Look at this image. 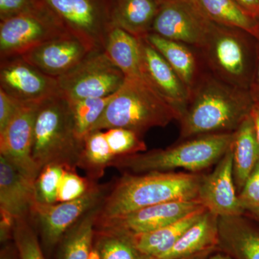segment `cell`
<instances>
[{
  "label": "cell",
  "mask_w": 259,
  "mask_h": 259,
  "mask_svg": "<svg viewBox=\"0 0 259 259\" xmlns=\"http://www.w3.org/2000/svg\"><path fill=\"white\" fill-rule=\"evenodd\" d=\"M253 103L248 90L225 82L207 70L191 90L179 120L180 139L235 132L250 115Z\"/></svg>",
  "instance_id": "cell-1"
},
{
  "label": "cell",
  "mask_w": 259,
  "mask_h": 259,
  "mask_svg": "<svg viewBox=\"0 0 259 259\" xmlns=\"http://www.w3.org/2000/svg\"><path fill=\"white\" fill-rule=\"evenodd\" d=\"M204 175L175 171L125 173L107 194L96 222L175 201H198ZM199 202V201H198Z\"/></svg>",
  "instance_id": "cell-2"
},
{
  "label": "cell",
  "mask_w": 259,
  "mask_h": 259,
  "mask_svg": "<svg viewBox=\"0 0 259 259\" xmlns=\"http://www.w3.org/2000/svg\"><path fill=\"white\" fill-rule=\"evenodd\" d=\"M180 117L179 110L144 76L125 77L91 131L122 127L142 136L148 130L165 127Z\"/></svg>",
  "instance_id": "cell-3"
},
{
  "label": "cell",
  "mask_w": 259,
  "mask_h": 259,
  "mask_svg": "<svg viewBox=\"0 0 259 259\" xmlns=\"http://www.w3.org/2000/svg\"><path fill=\"white\" fill-rule=\"evenodd\" d=\"M233 137L234 132L196 136L164 149L115 157L110 166L124 173L174 171L182 168L199 174L217 164L231 148Z\"/></svg>",
  "instance_id": "cell-4"
},
{
  "label": "cell",
  "mask_w": 259,
  "mask_h": 259,
  "mask_svg": "<svg viewBox=\"0 0 259 259\" xmlns=\"http://www.w3.org/2000/svg\"><path fill=\"white\" fill-rule=\"evenodd\" d=\"M83 147L67 100L59 95L42 102L35 117L32 150L40 171L52 163L76 169Z\"/></svg>",
  "instance_id": "cell-5"
},
{
  "label": "cell",
  "mask_w": 259,
  "mask_h": 259,
  "mask_svg": "<svg viewBox=\"0 0 259 259\" xmlns=\"http://www.w3.org/2000/svg\"><path fill=\"white\" fill-rule=\"evenodd\" d=\"M248 32L211 23L202 47L198 49L211 74L233 86L248 90L252 75Z\"/></svg>",
  "instance_id": "cell-6"
},
{
  "label": "cell",
  "mask_w": 259,
  "mask_h": 259,
  "mask_svg": "<svg viewBox=\"0 0 259 259\" xmlns=\"http://www.w3.org/2000/svg\"><path fill=\"white\" fill-rule=\"evenodd\" d=\"M67 33L59 18L42 1L35 9L0 21V59L20 57Z\"/></svg>",
  "instance_id": "cell-7"
},
{
  "label": "cell",
  "mask_w": 259,
  "mask_h": 259,
  "mask_svg": "<svg viewBox=\"0 0 259 259\" xmlns=\"http://www.w3.org/2000/svg\"><path fill=\"white\" fill-rule=\"evenodd\" d=\"M66 31L93 51L103 50L112 27L110 0H42Z\"/></svg>",
  "instance_id": "cell-8"
},
{
  "label": "cell",
  "mask_w": 259,
  "mask_h": 259,
  "mask_svg": "<svg viewBox=\"0 0 259 259\" xmlns=\"http://www.w3.org/2000/svg\"><path fill=\"white\" fill-rule=\"evenodd\" d=\"M57 79L61 96L72 101L110 96L122 87L125 76L105 51L98 50Z\"/></svg>",
  "instance_id": "cell-9"
},
{
  "label": "cell",
  "mask_w": 259,
  "mask_h": 259,
  "mask_svg": "<svg viewBox=\"0 0 259 259\" xmlns=\"http://www.w3.org/2000/svg\"><path fill=\"white\" fill-rule=\"evenodd\" d=\"M106 186H93L79 198L54 204H35V215L42 243L48 250L59 245L61 238L87 212L101 205L107 195Z\"/></svg>",
  "instance_id": "cell-10"
},
{
  "label": "cell",
  "mask_w": 259,
  "mask_h": 259,
  "mask_svg": "<svg viewBox=\"0 0 259 259\" xmlns=\"http://www.w3.org/2000/svg\"><path fill=\"white\" fill-rule=\"evenodd\" d=\"M211 23L192 0H168L160 5L151 32L199 49Z\"/></svg>",
  "instance_id": "cell-11"
},
{
  "label": "cell",
  "mask_w": 259,
  "mask_h": 259,
  "mask_svg": "<svg viewBox=\"0 0 259 259\" xmlns=\"http://www.w3.org/2000/svg\"><path fill=\"white\" fill-rule=\"evenodd\" d=\"M0 89L23 104H40L61 95L56 78L44 74L22 57L1 61Z\"/></svg>",
  "instance_id": "cell-12"
},
{
  "label": "cell",
  "mask_w": 259,
  "mask_h": 259,
  "mask_svg": "<svg viewBox=\"0 0 259 259\" xmlns=\"http://www.w3.org/2000/svg\"><path fill=\"white\" fill-rule=\"evenodd\" d=\"M40 104H22L9 125L0 133V155L33 181L40 172L32 155L34 126Z\"/></svg>",
  "instance_id": "cell-13"
},
{
  "label": "cell",
  "mask_w": 259,
  "mask_h": 259,
  "mask_svg": "<svg viewBox=\"0 0 259 259\" xmlns=\"http://www.w3.org/2000/svg\"><path fill=\"white\" fill-rule=\"evenodd\" d=\"M198 201L218 218L243 215L233 171L231 146L210 174L204 175L199 186Z\"/></svg>",
  "instance_id": "cell-14"
},
{
  "label": "cell",
  "mask_w": 259,
  "mask_h": 259,
  "mask_svg": "<svg viewBox=\"0 0 259 259\" xmlns=\"http://www.w3.org/2000/svg\"><path fill=\"white\" fill-rule=\"evenodd\" d=\"M204 207L198 201H175L155 204L123 215L96 222V228L122 230L134 233L160 229Z\"/></svg>",
  "instance_id": "cell-15"
},
{
  "label": "cell",
  "mask_w": 259,
  "mask_h": 259,
  "mask_svg": "<svg viewBox=\"0 0 259 259\" xmlns=\"http://www.w3.org/2000/svg\"><path fill=\"white\" fill-rule=\"evenodd\" d=\"M93 51L79 39L67 33L42 44L20 57L44 74L58 79L78 66Z\"/></svg>",
  "instance_id": "cell-16"
},
{
  "label": "cell",
  "mask_w": 259,
  "mask_h": 259,
  "mask_svg": "<svg viewBox=\"0 0 259 259\" xmlns=\"http://www.w3.org/2000/svg\"><path fill=\"white\" fill-rule=\"evenodd\" d=\"M141 53L143 76L182 115L190 100V90L164 58L144 37L141 38Z\"/></svg>",
  "instance_id": "cell-17"
},
{
  "label": "cell",
  "mask_w": 259,
  "mask_h": 259,
  "mask_svg": "<svg viewBox=\"0 0 259 259\" xmlns=\"http://www.w3.org/2000/svg\"><path fill=\"white\" fill-rule=\"evenodd\" d=\"M35 182L0 155V211L26 219L37 203Z\"/></svg>",
  "instance_id": "cell-18"
},
{
  "label": "cell",
  "mask_w": 259,
  "mask_h": 259,
  "mask_svg": "<svg viewBox=\"0 0 259 259\" xmlns=\"http://www.w3.org/2000/svg\"><path fill=\"white\" fill-rule=\"evenodd\" d=\"M144 37L164 58L190 93L207 70L198 49L153 32Z\"/></svg>",
  "instance_id": "cell-19"
},
{
  "label": "cell",
  "mask_w": 259,
  "mask_h": 259,
  "mask_svg": "<svg viewBox=\"0 0 259 259\" xmlns=\"http://www.w3.org/2000/svg\"><path fill=\"white\" fill-rule=\"evenodd\" d=\"M219 218L206 210L175 245L156 259H181L219 250Z\"/></svg>",
  "instance_id": "cell-20"
},
{
  "label": "cell",
  "mask_w": 259,
  "mask_h": 259,
  "mask_svg": "<svg viewBox=\"0 0 259 259\" xmlns=\"http://www.w3.org/2000/svg\"><path fill=\"white\" fill-rule=\"evenodd\" d=\"M218 248L233 259H259V231L243 215L219 218Z\"/></svg>",
  "instance_id": "cell-21"
},
{
  "label": "cell",
  "mask_w": 259,
  "mask_h": 259,
  "mask_svg": "<svg viewBox=\"0 0 259 259\" xmlns=\"http://www.w3.org/2000/svg\"><path fill=\"white\" fill-rule=\"evenodd\" d=\"M159 6L156 0H110L112 26L144 37L151 32Z\"/></svg>",
  "instance_id": "cell-22"
},
{
  "label": "cell",
  "mask_w": 259,
  "mask_h": 259,
  "mask_svg": "<svg viewBox=\"0 0 259 259\" xmlns=\"http://www.w3.org/2000/svg\"><path fill=\"white\" fill-rule=\"evenodd\" d=\"M231 149L233 178L238 194L259 162V144L250 115L235 131Z\"/></svg>",
  "instance_id": "cell-23"
},
{
  "label": "cell",
  "mask_w": 259,
  "mask_h": 259,
  "mask_svg": "<svg viewBox=\"0 0 259 259\" xmlns=\"http://www.w3.org/2000/svg\"><path fill=\"white\" fill-rule=\"evenodd\" d=\"M207 210L204 207L194 211L185 217L148 233L133 235L136 246L143 253L158 258L168 251L192 225L197 222Z\"/></svg>",
  "instance_id": "cell-24"
},
{
  "label": "cell",
  "mask_w": 259,
  "mask_h": 259,
  "mask_svg": "<svg viewBox=\"0 0 259 259\" xmlns=\"http://www.w3.org/2000/svg\"><path fill=\"white\" fill-rule=\"evenodd\" d=\"M104 51L125 77L143 76L141 38L112 26L107 35Z\"/></svg>",
  "instance_id": "cell-25"
},
{
  "label": "cell",
  "mask_w": 259,
  "mask_h": 259,
  "mask_svg": "<svg viewBox=\"0 0 259 259\" xmlns=\"http://www.w3.org/2000/svg\"><path fill=\"white\" fill-rule=\"evenodd\" d=\"M212 23L240 29L259 41V23L234 0H192Z\"/></svg>",
  "instance_id": "cell-26"
},
{
  "label": "cell",
  "mask_w": 259,
  "mask_h": 259,
  "mask_svg": "<svg viewBox=\"0 0 259 259\" xmlns=\"http://www.w3.org/2000/svg\"><path fill=\"white\" fill-rule=\"evenodd\" d=\"M100 206L87 212L65 233L58 245L56 259L90 258Z\"/></svg>",
  "instance_id": "cell-27"
},
{
  "label": "cell",
  "mask_w": 259,
  "mask_h": 259,
  "mask_svg": "<svg viewBox=\"0 0 259 259\" xmlns=\"http://www.w3.org/2000/svg\"><path fill=\"white\" fill-rule=\"evenodd\" d=\"M94 248L100 259H153L136 246L132 233L122 230L95 228Z\"/></svg>",
  "instance_id": "cell-28"
},
{
  "label": "cell",
  "mask_w": 259,
  "mask_h": 259,
  "mask_svg": "<svg viewBox=\"0 0 259 259\" xmlns=\"http://www.w3.org/2000/svg\"><path fill=\"white\" fill-rule=\"evenodd\" d=\"M115 158L105 131H91L83 139L82 152L77 167L86 172L90 180L95 182L103 176L107 167L110 166Z\"/></svg>",
  "instance_id": "cell-29"
},
{
  "label": "cell",
  "mask_w": 259,
  "mask_h": 259,
  "mask_svg": "<svg viewBox=\"0 0 259 259\" xmlns=\"http://www.w3.org/2000/svg\"><path fill=\"white\" fill-rule=\"evenodd\" d=\"M112 95L100 98H88L68 101L74 120L75 132L78 139L83 141L111 100Z\"/></svg>",
  "instance_id": "cell-30"
},
{
  "label": "cell",
  "mask_w": 259,
  "mask_h": 259,
  "mask_svg": "<svg viewBox=\"0 0 259 259\" xmlns=\"http://www.w3.org/2000/svg\"><path fill=\"white\" fill-rule=\"evenodd\" d=\"M66 167L52 163L44 166L35 182L37 203H58V193Z\"/></svg>",
  "instance_id": "cell-31"
},
{
  "label": "cell",
  "mask_w": 259,
  "mask_h": 259,
  "mask_svg": "<svg viewBox=\"0 0 259 259\" xmlns=\"http://www.w3.org/2000/svg\"><path fill=\"white\" fill-rule=\"evenodd\" d=\"M105 134L115 157L130 156L147 151L142 136L131 130L115 127L106 130Z\"/></svg>",
  "instance_id": "cell-32"
},
{
  "label": "cell",
  "mask_w": 259,
  "mask_h": 259,
  "mask_svg": "<svg viewBox=\"0 0 259 259\" xmlns=\"http://www.w3.org/2000/svg\"><path fill=\"white\" fill-rule=\"evenodd\" d=\"M13 239L19 259H45L36 233L26 219L16 220Z\"/></svg>",
  "instance_id": "cell-33"
},
{
  "label": "cell",
  "mask_w": 259,
  "mask_h": 259,
  "mask_svg": "<svg viewBox=\"0 0 259 259\" xmlns=\"http://www.w3.org/2000/svg\"><path fill=\"white\" fill-rule=\"evenodd\" d=\"M95 185L94 181L80 177L76 169L66 168L59 186L58 203L79 198Z\"/></svg>",
  "instance_id": "cell-34"
},
{
  "label": "cell",
  "mask_w": 259,
  "mask_h": 259,
  "mask_svg": "<svg viewBox=\"0 0 259 259\" xmlns=\"http://www.w3.org/2000/svg\"><path fill=\"white\" fill-rule=\"evenodd\" d=\"M242 209L259 220V162L238 193Z\"/></svg>",
  "instance_id": "cell-35"
},
{
  "label": "cell",
  "mask_w": 259,
  "mask_h": 259,
  "mask_svg": "<svg viewBox=\"0 0 259 259\" xmlns=\"http://www.w3.org/2000/svg\"><path fill=\"white\" fill-rule=\"evenodd\" d=\"M41 0H0V21L35 9Z\"/></svg>",
  "instance_id": "cell-36"
},
{
  "label": "cell",
  "mask_w": 259,
  "mask_h": 259,
  "mask_svg": "<svg viewBox=\"0 0 259 259\" xmlns=\"http://www.w3.org/2000/svg\"><path fill=\"white\" fill-rule=\"evenodd\" d=\"M22 104L0 89V133L9 125Z\"/></svg>",
  "instance_id": "cell-37"
},
{
  "label": "cell",
  "mask_w": 259,
  "mask_h": 259,
  "mask_svg": "<svg viewBox=\"0 0 259 259\" xmlns=\"http://www.w3.org/2000/svg\"><path fill=\"white\" fill-rule=\"evenodd\" d=\"M0 240L2 243H5L13 238L16 220L3 211H0Z\"/></svg>",
  "instance_id": "cell-38"
},
{
  "label": "cell",
  "mask_w": 259,
  "mask_h": 259,
  "mask_svg": "<svg viewBox=\"0 0 259 259\" xmlns=\"http://www.w3.org/2000/svg\"><path fill=\"white\" fill-rule=\"evenodd\" d=\"M255 59L254 71L250 81L249 93L253 102H259V50Z\"/></svg>",
  "instance_id": "cell-39"
},
{
  "label": "cell",
  "mask_w": 259,
  "mask_h": 259,
  "mask_svg": "<svg viewBox=\"0 0 259 259\" xmlns=\"http://www.w3.org/2000/svg\"><path fill=\"white\" fill-rule=\"evenodd\" d=\"M240 7L253 18L259 19V0H234Z\"/></svg>",
  "instance_id": "cell-40"
},
{
  "label": "cell",
  "mask_w": 259,
  "mask_h": 259,
  "mask_svg": "<svg viewBox=\"0 0 259 259\" xmlns=\"http://www.w3.org/2000/svg\"><path fill=\"white\" fill-rule=\"evenodd\" d=\"M250 117L254 124L255 134L259 144V102H254L250 113Z\"/></svg>",
  "instance_id": "cell-41"
},
{
  "label": "cell",
  "mask_w": 259,
  "mask_h": 259,
  "mask_svg": "<svg viewBox=\"0 0 259 259\" xmlns=\"http://www.w3.org/2000/svg\"><path fill=\"white\" fill-rule=\"evenodd\" d=\"M15 255L14 252H13V250H12L9 245H6L1 250L0 259H15Z\"/></svg>",
  "instance_id": "cell-42"
},
{
  "label": "cell",
  "mask_w": 259,
  "mask_h": 259,
  "mask_svg": "<svg viewBox=\"0 0 259 259\" xmlns=\"http://www.w3.org/2000/svg\"><path fill=\"white\" fill-rule=\"evenodd\" d=\"M207 259H233L229 255L224 253V252L221 251V250H217L214 252Z\"/></svg>",
  "instance_id": "cell-43"
},
{
  "label": "cell",
  "mask_w": 259,
  "mask_h": 259,
  "mask_svg": "<svg viewBox=\"0 0 259 259\" xmlns=\"http://www.w3.org/2000/svg\"><path fill=\"white\" fill-rule=\"evenodd\" d=\"M213 253H205L202 254L194 255V256L189 257V258H181V259H207L209 258V255Z\"/></svg>",
  "instance_id": "cell-44"
},
{
  "label": "cell",
  "mask_w": 259,
  "mask_h": 259,
  "mask_svg": "<svg viewBox=\"0 0 259 259\" xmlns=\"http://www.w3.org/2000/svg\"><path fill=\"white\" fill-rule=\"evenodd\" d=\"M89 259H100V255H99L98 252L93 247V249L92 250L91 254L90 255V258Z\"/></svg>",
  "instance_id": "cell-45"
},
{
  "label": "cell",
  "mask_w": 259,
  "mask_h": 259,
  "mask_svg": "<svg viewBox=\"0 0 259 259\" xmlns=\"http://www.w3.org/2000/svg\"><path fill=\"white\" fill-rule=\"evenodd\" d=\"M158 2V4L161 5L162 3H165V2L168 1V0H156Z\"/></svg>",
  "instance_id": "cell-46"
}]
</instances>
